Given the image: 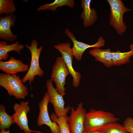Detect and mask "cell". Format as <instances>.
<instances>
[{
    "label": "cell",
    "mask_w": 133,
    "mask_h": 133,
    "mask_svg": "<svg viewBox=\"0 0 133 133\" xmlns=\"http://www.w3.org/2000/svg\"><path fill=\"white\" fill-rule=\"evenodd\" d=\"M64 31L66 36L73 43V46L72 49L73 56L78 61L82 59L83 54L87 49L91 48H100L105 45V40L102 36L99 37L98 41L95 44L90 45L76 40L73 33L71 32L68 28H66Z\"/></svg>",
    "instance_id": "obj_10"
},
{
    "label": "cell",
    "mask_w": 133,
    "mask_h": 133,
    "mask_svg": "<svg viewBox=\"0 0 133 133\" xmlns=\"http://www.w3.org/2000/svg\"><path fill=\"white\" fill-rule=\"evenodd\" d=\"M71 44L68 42L60 43L54 46L61 53L70 74L72 77V85L76 88L80 84L81 78V74L75 71L72 65L73 55L72 48H70Z\"/></svg>",
    "instance_id": "obj_6"
},
{
    "label": "cell",
    "mask_w": 133,
    "mask_h": 133,
    "mask_svg": "<svg viewBox=\"0 0 133 133\" xmlns=\"http://www.w3.org/2000/svg\"><path fill=\"white\" fill-rule=\"evenodd\" d=\"M69 74L63 57H57L53 66L51 79L55 83L58 92L63 96L66 94V78Z\"/></svg>",
    "instance_id": "obj_5"
},
{
    "label": "cell",
    "mask_w": 133,
    "mask_h": 133,
    "mask_svg": "<svg viewBox=\"0 0 133 133\" xmlns=\"http://www.w3.org/2000/svg\"><path fill=\"white\" fill-rule=\"evenodd\" d=\"M17 74L0 73V86L7 91L8 94L17 99H24L28 94V88Z\"/></svg>",
    "instance_id": "obj_1"
},
{
    "label": "cell",
    "mask_w": 133,
    "mask_h": 133,
    "mask_svg": "<svg viewBox=\"0 0 133 133\" xmlns=\"http://www.w3.org/2000/svg\"><path fill=\"white\" fill-rule=\"evenodd\" d=\"M132 8L133 9V6L132 7Z\"/></svg>",
    "instance_id": "obj_27"
},
{
    "label": "cell",
    "mask_w": 133,
    "mask_h": 133,
    "mask_svg": "<svg viewBox=\"0 0 133 133\" xmlns=\"http://www.w3.org/2000/svg\"><path fill=\"white\" fill-rule=\"evenodd\" d=\"M119 120L110 112L91 108L86 113L85 117L84 129L88 131L96 130L108 123L117 122Z\"/></svg>",
    "instance_id": "obj_2"
},
{
    "label": "cell",
    "mask_w": 133,
    "mask_h": 133,
    "mask_svg": "<svg viewBox=\"0 0 133 133\" xmlns=\"http://www.w3.org/2000/svg\"></svg>",
    "instance_id": "obj_28"
},
{
    "label": "cell",
    "mask_w": 133,
    "mask_h": 133,
    "mask_svg": "<svg viewBox=\"0 0 133 133\" xmlns=\"http://www.w3.org/2000/svg\"><path fill=\"white\" fill-rule=\"evenodd\" d=\"M91 0H81L80 7L83 10L80 15L81 18L83 20L84 27H89L93 25L97 19V13L94 8H91Z\"/></svg>",
    "instance_id": "obj_14"
},
{
    "label": "cell",
    "mask_w": 133,
    "mask_h": 133,
    "mask_svg": "<svg viewBox=\"0 0 133 133\" xmlns=\"http://www.w3.org/2000/svg\"><path fill=\"white\" fill-rule=\"evenodd\" d=\"M37 40L33 39L30 46L26 44L25 47L30 51L31 55V60L29 69L25 75L22 79L23 83L29 81L31 88L32 83L34 80L35 77L37 76L42 77L44 74V71L40 68L39 65V58L43 48V46L37 48Z\"/></svg>",
    "instance_id": "obj_4"
},
{
    "label": "cell",
    "mask_w": 133,
    "mask_h": 133,
    "mask_svg": "<svg viewBox=\"0 0 133 133\" xmlns=\"http://www.w3.org/2000/svg\"><path fill=\"white\" fill-rule=\"evenodd\" d=\"M6 107L0 105V131L6 130L14 123L12 116L9 115L6 112Z\"/></svg>",
    "instance_id": "obj_20"
},
{
    "label": "cell",
    "mask_w": 133,
    "mask_h": 133,
    "mask_svg": "<svg viewBox=\"0 0 133 133\" xmlns=\"http://www.w3.org/2000/svg\"><path fill=\"white\" fill-rule=\"evenodd\" d=\"M29 102L22 101L19 103H15L13 108L15 113L13 116L14 123L19 127L20 129L24 132V133H31L32 132L40 133L30 129L28 125L27 114L29 112L30 108L29 106Z\"/></svg>",
    "instance_id": "obj_8"
},
{
    "label": "cell",
    "mask_w": 133,
    "mask_h": 133,
    "mask_svg": "<svg viewBox=\"0 0 133 133\" xmlns=\"http://www.w3.org/2000/svg\"><path fill=\"white\" fill-rule=\"evenodd\" d=\"M83 105V102H81L76 110L71 107L70 115L67 122L71 133H83L85 130L84 123L86 112Z\"/></svg>",
    "instance_id": "obj_11"
},
{
    "label": "cell",
    "mask_w": 133,
    "mask_h": 133,
    "mask_svg": "<svg viewBox=\"0 0 133 133\" xmlns=\"http://www.w3.org/2000/svg\"><path fill=\"white\" fill-rule=\"evenodd\" d=\"M6 41H0V61L6 60L9 57L8 53L11 51H15L21 55L20 51L24 49V45L20 44L17 41L14 43L8 45Z\"/></svg>",
    "instance_id": "obj_16"
},
{
    "label": "cell",
    "mask_w": 133,
    "mask_h": 133,
    "mask_svg": "<svg viewBox=\"0 0 133 133\" xmlns=\"http://www.w3.org/2000/svg\"><path fill=\"white\" fill-rule=\"evenodd\" d=\"M30 66L25 64L20 60L10 57L7 61H0V70L5 73L9 74H16L18 72L28 71Z\"/></svg>",
    "instance_id": "obj_13"
},
{
    "label": "cell",
    "mask_w": 133,
    "mask_h": 133,
    "mask_svg": "<svg viewBox=\"0 0 133 133\" xmlns=\"http://www.w3.org/2000/svg\"><path fill=\"white\" fill-rule=\"evenodd\" d=\"M75 5L74 0H55L50 3H46L40 6L37 9L39 12L49 10L54 12L57 8L67 6L70 8H73Z\"/></svg>",
    "instance_id": "obj_17"
},
{
    "label": "cell",
    "mask_w": 133,
    "mask_h": 133,
    "mask_svg": "<svg viewBox=\"0 0 133 133\" xmlns=\"http://www.w3.org/2000/svg\"><path fill=\"white\" fill-rule=\"evenodd\" d=\"M17 17L14 14H10L0 17V38L6 41H14L18 36L14 34L11 30V27H14Z\"/></svg>",
    "instance_id": "obj_12"
},
{
    "label": "cell",
    "mask_w": 133,
    "mask_h": 133,
    "mask_svg": "<svg viewBox=\"0 0 133 133\" xmlns=\"http://www.w3.org/2000/svg\"><path fill=\"white\" fill-rule=\"evenodd\" d=\"M90 55L95 58V60L103 63L107 67L113 66L112 53L110 49H102L94 48L89 52Z\"/></svg>",
    "instance_id": "obj_15"
},
{
    "label": "cell",
    "mask_w": 133,
    "mask_h": 133,
    "mask_svg": "<svg viewBox=\"0 0 133 133\" xmlns=\"http://www.w3.org/2000/svg\"><path fill=\"white\" fill-rule=\"evenodd\" d=\"M49 102H50L49 96L46 92L39 103V111L37 120V125L40 126L45 125L49 127L52 133H60L58 125L51 120L49 115L48 107Z\"/></svg>",
    "instance_id": "obj_9"
},
{
    "label": "cell",
    "mask_w": 133,
    "mask_h": 133,
    "mask_svg": "<svg viewBox=\"0 0 133 133\" xmlns=\"http://www.w3.org/2000/svg\"><path fill=\"white\" fill-rule=\"evenodd\" d=\"M83 133H102L99 130L88 131L84 130Z\"/></svg>",
    "instance_id": "obj_24"
},
{
    "label": "cell",
    "mask_w": 133,
    "mask_h": 133,
    "mask_svg": "<svg viewBox=\"0 0 133 133\" xmlns=\"http://www.w3.org/2000/svg\"><path fill=\"white\" fill-rule=\"evenodd\" d=\"M123 125L129 133H133V118L128 117L124 120Z\"/></svg>",
    "instance_id": "obj_23"
},
{
    "label": "cell",
    "mask_w": 133,
    "mask_h": 133,
    "mask_svg": "<svg viewBox=\"0 0 133 133\" xmlns=\"http://www.w3.org/2000/svg\"><path fill=\"white\" fill-rule=\"evenodd\" d=\"M46 84L47 92L49 96L50 102L53 106L54 113L56 116L58 117L62 116H67L71 107L69 106L65 107L63 96L54 87L51 79L46 81Z\"/></svg>",
    "instance_id": "obj_7"
},
{
    "label": "cell",
    "mask_w": 133,
    "mask_h": 133,
    "mask_svg": "<svg viewBox=\"0 0 133 133\" xmlns=\"http://www.w3.org/2000/svg\"><path fill=\"white\" fill-rule=\"evenodd\" d=\"M113 66H118L129 63L130 59L133 56V51L122 52L117 50L116 52H112Z\"/></svg>",
    "instance_id": "obj_18"
},
{
    "label": "cell",
    "mask_w": 133,
    "mask_h": 133,
    "mask_svg": "<svg viewBox=\"0 0 133 133\" xmlns=\"http://www.w3.org/2000/svg\"><path fill=\"white\" fill-rule=\"evenodd\" d=\"M129 47L131 50L133 51V43L130 44Z\"/></svg>",
    "instance_id": "obj_26"
},
{
    "label": "cell",
    "mask_w": 133,
    "mask_h": 133,
    "mask_svg": "<svg viewBox=\"0 0 133 133\" xmlns=\"http://www.w3.org/2000/svg\"><path fill=\"white\" fill-rule=\"evenodd\" d=\"M16 10L13 0H0V15L5 14L6 15L14 14Z\"/></svg>",
    "instance_id": "obj_22"
},
{
    "label": "cell",
    "mask_w": 133,
    "mask_h": 133,
    "mask_svg": "<svg viewBox=\"0 0 133 133\" xmlns=\"http://www.w3.org/2000/svg\"><path fill=\"white\" fill-rule=\"evenodd\" d=\"M0 133H10L9 129L7 130L0 131Z\"/></svg>",
    "instance_id": "obj_25"
},
{
    "label": "cell",
    "mask_w": 133,
    "mask_h": 133,
    "mask_svg": "<svg viewBox=\"0 0 133 133\" xmlns=\"http://www.w3.org/2000/svg\"><path fill=\"white\" fill-rule=\"evenodd\" d=\"M50 118L53 122L56 123L58 125L60 133H71L67 123L69 117L67 115L57 117L54 113H52L50 115Z\"/></svg>",
    "instance_id": "obj_21"
},
{
    "label": "cell",
    "mask_w": 133,
    "mask_h": 133,
    "mask_svg": "<svg viewBox=\"0 0 133 133\" xmlns=\"http://www.w3.org/2000/svg\"><path fill=\"white\" fill-rule=\"evenodd\" d=\"M102 133H129L122 125L116 122L108 123L98 129Z\"/></svg>",
    "instance_id": "obj_19"
},
{
    "label": "cell",
    "mask_w": 133,
    "mask_h": 133,
    "mask_svg": "<svg viewBox=\"0 0 133 133\" xmlns=\"http://www.w3.org/2000/svg\"><path fill=\"white\" fill-rule=\"evenodd\" d=\"M110 6V13L109 23L120 35L125 33L127 26L123 20L124 14L132 10L126 7L121 0H106Z\"/></svg>",
    "instance_id": "obj_3"
}]
</instances>
